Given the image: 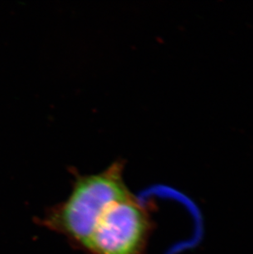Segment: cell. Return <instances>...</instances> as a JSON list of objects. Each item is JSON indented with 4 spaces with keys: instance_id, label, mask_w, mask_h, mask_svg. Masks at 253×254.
<instances>
[{
    "instance_id": "cell-1",
    "label": "cell",
    "mask_w": 253,
    "mask_h": 254,
    "mask_svg": "<svg viewBox=\"0 0 253 254\" xmlns=\"http://www.w3.org/2000/svg\"><path fill=\"white\" fill-rule=\"evenodd\" d=\"M132 194L123 177V166L76 178L65 201L46 211L41 225L67 238L84 250L105 211L112 204Z\"/></svg>"
},
{
    "instance_id": "cell-2",
    "label": "cell",
    "mask_w": 253,
    "mask_h": 254,
    "mask_svg": "<svg viewBox=\"0 0 253 254\" xmlns=\"http://www.w3.org/2000/svg\"><path fill=\"white\" fill-rule=\"evenodd\" d=\"M152 226L149 211L131 194L106 210L84 250L90 254H146Z\"/></svg>"
}]
</instances>
